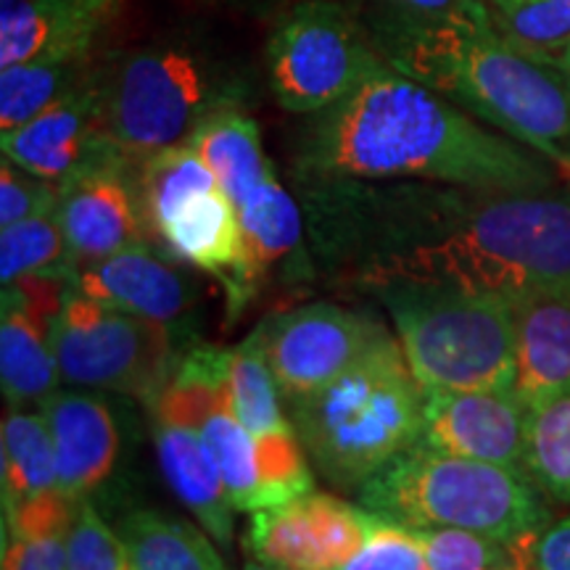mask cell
I'll return each instance as SVG.
<instances>
[{"label":"cell","instance_id":"cell-35","mask_svg":"<svg viewBox=\"0 0 570 570\" xmlns=\"http://www.w3.org/2000/svg\"><path fill=\"white\" fill-rule=\"evenodd\" d=\"M336 570H425L423 544L412 529L375 515L365 544Z\"/></svg>","mask_w":570,"mask_h":570},{"label":"cell","instance_id":"cell-34","mask_svg":"<svg viewBox=\"0 0 570 570\" xmlns=\"http://www.w3.org/2000/svg\"><path fill=\"white\" fill-rule=\"evenodd\" d=\"M67 570H130L127 547L90 499H82L67 537Z\"/></svg>","mask_w":570,"mask_h":570},{"label":"cell","instance_id":"cell-27","mask_svg":"<svg viewBox=\"0 0 570 570\" xmlns=\"http://www.w3.org/2000/svg\"><path fill=\"white\" fill-rule=\"evenodd\" d=\"M214 188H219L217 175L190 142L164 148L140 161L138 190L151 238L159 235L161 227L175 217L185 202L209 194Z\"/></svg>","mask_w":570,"mask_h":570},{"label":"cell","instance_id":"cell-17","mask_svg":"<svg viewBox=\"0 0 570 570\" xmlns=\"http://www.w3.org/2000/svg\"><path fill=\"white\" fill-rule=\"evenodd\" d=\"M40 412L53 436L59 489L77 502L90 499L119 458V428L109 404L82 391H53Z\"/></svg>","mask_w":570,"mask_h":570},{"label":"cell","instance_id":"cell-22","mask_svg":"<svg viewBox=\"0 0 570 570\" xmlns=\"http://www.w3.org/2000/svg\"><path fill=\"white\" fill-rule=\"evenodd\" d=\"M51 323L3 302L0 317V383L9 407L46 402L61 381L51 348Z\"/></svg>","mask_w":570,"mask_h":570},{"label":"cell","instance_id":"cell-29","mask_svg":"<svg viewBox=\"0 0 570 570\" xmlns=\"http://www.w3.org/2000/svg\"><path fill=\"white\" fill-rule=\"evenodd\" d=\"M523 470L544 497L570 504V391L529 412Z\"/></svg>","mask_w":570,"mask_h":570},{"label":"cell","instance_id":"cell-11","mask_svg":"<svg viewBox=\"0 0 570 570\" xmlns=\"http://www.w3.org/2000/svg\"><path fill=\"white\" fill-rule=\"evenodd\" d=\"M56 214L67 240V262L80 269L125 248L151 244L138 190V164L117 159L90 164L59 183Z\"/></svg>","mask_w":570,"mask_h":570},{"label":"cell","instance_id":"cell-20","mask_svg":"<svg viewBox=\"0 0 570 570\" xmlns=\"http://www.w3.org/2000/svg\"><path fill=\"white\" fill-rule=\"evenodd\" d=\"M154 446L164 481L175 497L194 512L204 531L223 550H230L235 504L227 497L223 473L198 428L154 420Z\"/></svg>","mask_w":570,"mask_h":570},{"label":"cell","instance_id":"cell-2","mask_svg":"<svg viewBox=\"0 0 570 570\" xmlns=\"http://www.w3.org/2000/svg\"><path fill=\"white\" fill-rule=\"evenodd\" d=\"M312 117L294 156L296 183L425 180L499 194L566 183L550 159L389 63Z\"/></svg>","mask_w":570,"mask_h":570},{"label":"cell","instance_id":"cell-41","mask_svg":"<svg viewBox=\"0 0 570 570\" xmlns=\"http://www.w3.org/2000/svg\"><path fill=\"white\" fill-rule=\"evenodd\" d=\"M244 570H273V568L265 566V562H259V560H248Z\"/></svg>","mask_w":570,"mask_h":570},{"label":"cell","instance_id":"cell-12","mask_svg":"<svg viewBox=\"0 0 570 570\" xmlns=\"http://www.w3.org/2000/svg\"><path fill=\"white\" fill-rule=\"evenodd\" d=\"M373 512L323 491L252 512L246 547L273 570H336L365 544Z\"/></svg>","mask_w":570,"mask_h":570},{"label":"cell","instance_id":"cell-25","mask_svg":"<svg viewBox=\"0 0 570 570\" xmlns=\"http://www.w3.org/2000/svg\"><path fill=\"white\" fill-rule=\"evenodd\" d=\"M0 446H3V452H0V460H3V510L59 489L56 446L42 412H27L21 407L6 410Z\"/></svg>","mask_w":570,"mask_h":570},{"label":"cell","instance_id":"cell-5","mask_svg":"<svg viewBox=\"0 0 570 570\" xmlns=\"http://www.w3.org/2000/svg\"><path fill=\"white\" fill-rule=\"evenodd\" d=\"M356 504L404 529H462L537 541L550 525L544 491L525 470L415 444L356 489Z\"/></svg>","mask_w":570,"mask_h":570},{"label":"cell","instance_id":"cell-14","mask_svg":"<svg viewBox=\"0 0 570 570\" xmlns=\"http://www.w3.org/2000/svg\"><path fill=\"white\" fill-rule=\"evenodd\" d=\"M96 71L30 122L0 135L3 159L46 180L61 183L90 164L122 156L104 132Z\"/></svg>","mask_w":570,"mask_h":570},{"label":"cell","instance_id":"cell-18","mask_svg":"<svg viewBox=\"0 0 570 570\" xmlns=\"http://www.w3.org/2000/svg\"><path fill=\"white\" fill-rule=\"evenodd\" d=\"M515 383L525 410H539L570 391V288L512 298Z\"/></svg>","mask_w":570,"mask_h":570},{"label":"cell","instance_id":"cell-42","mask_svg":"<svg viewBox=\"0 0 570 570\" xmlns=\"http://www.w3.org/2000/svg\"><path fill=\"white\" fill-rule=\"evenodd\" d=\"M130 570H132V568H130Z\"/></svg>","mask_w":570,"mask_h":570},{"label":"cell","instance_id":"cell-15","mask_svg":"<svg viewBox=\"0 0 570 570\" xmlns=\"http://www.w3.org/2000/svg\"><path fill=\"white\" fill-rule=\"evenodd\" d=\"M156 240H161L185 265H194L223 281L230 317L244 312L259 288L248 262L238 209L223 188L185 202L161 227Z\"/></svg>","mask_w":570,"mask_h":570},{"label":"cell","instance_id":"cell-10","mask_svg":"<svg viewBox=\"0 0 570 570\" xmlns=\"http://www.w3.org/2000/svg\"><path fill=\"white\" fill-rule=\"evenodd\" d=\"M386 327L341 304H306L277 312L246 341L265 356L285 402L312 394L352 367Z\"/></svg>","mask_w":570,"mask_h":570},{"label":"cell","instance_id":"cell-19","mask_svg":"<svg viewBox=\"0 0 570 570\" xmlns=\"http://www.w3.org/2000/svg\"><path fill=\"white\" fill-rule=\"evenodd\" d=\"M77 288L106 306L175 325L194 306V285L180 269L140 244L80 269Z\"/></svg>","mask_w":570,"mask_h":570},{"label":"cell","instance_id":"cell-13","mask_svg":"<svg viewBox=\"0 0 570 570\" xmlns=\"http://www.w3.org/2000/svg\"><path fill=\"white\" fill-rule=\"evenodd\" d=\"M529 410L515 391H425L423 431L428 449L454 458L523 470Z\"/></svg>","mask_w":570,"mask_h":570},{"label":"cell","instance_id":"cell-32","mask_svg":"<svg viewBox=\"0 0 570 570\" xmlns=\"http://www.w3.org/2000/svg\"><path fill=\"white\" fill-rule=\"evenodd\" d=\"M61 267H69V262L67 240H63L56 209L3 227V233H0V281L3 285Z\"/></svg>","mask_w":570,"mask_h":570},{"label":"cell","instance_id":"cell-26","mask_svg":"<svg viewBox=\"0 0 570 570\" xmlns=\"http://www.w3.org/2000/svg\"><path fill=\"white\" fill-rule=\"evenodd\" d=\"M90 56H48L0 69V132H11L38 117L77 85L90 80Z\"/></svg>","mask_w":570,"mask_h":570},{"label":"cell","instance_id":"cell-36","mask_svg":"<svg viewBox=\"0 0 570 570\" xmlns=\"http://www.w3.org/2000/svg\"><path fill=\"white\" fill-rule=\"evenodd\" d=\"M59 204V183L46 180L19 164L3 159L0 164V225L9 227L35 214L51 212Z\"/></svg>","mask_w":570,"mask_h":570},{"label":"cell","instance_id":"cell-33","mask_svg":"<svg viewBox=\"0 0 570 570\" xmlns=\"http://www.w3.org/2000/svg\"><path fill=\"white\" fill-rule=\"evenodd\" d=\"M497 27L525 51L560 63L570 48V0H487Z\"/></svg>","mask_w":570,"mask_h":570},{"label":"cell","instance_id":"cell-21","mask_svg":"<svg viewBox=\"0 0 570 570\" xmlns=\"http://www.w3.org/2000/svg\"><path fill=\"white\" fill-rule=\"evenodd\" d=\"M244 227L248 262L256 285L285 262L304 256V209L291 190L277 180L275 169L262 177L248 194L235 204Z\"/></svg>","mask_w":570,"mask_h":570},{"label":"cell","instance_id":"cell-40","mask_svg":"<svg viewBox=\"0 0 570 570\" xmlns=\"http://www.w3.org/2000/svg\"><path fill=\"white\" fill-rule=\"evenodd\" d=\"M560 67H562V71H566V77H568V82H570V48L560 56Z\"/></svg>","mask_w":570,"mask_h":570},{"label":"cell","instance_id":"cell-1","mask_svg":"<svg viewBox=\"0 0 570 570\" xmlns=\"http://www.w3.org/2000/svg\"><path fill=\"white\" fill-rule=\"evenodd\" d=\"M312 256L333 283L439 285L520 298L570 288V188L537 194L425 180H304Z\"/></svg>","mask_w":570,"mask_h":570},{"label":"cell","instance_id":"cell-3","mask_svg":"<svg viewBox=\"0 0 570 570\" xmlns=\"http://www.w3.org/2000/svg\"><path fill=\"white\" fill-rule=\"evenodd\" d=\"M377 53L389 67L550 159L570 183L566 71L499 30L487 0H460L433 17L407 13Z\"/></svg>","mask_w":570,"mask_h":570},{"label":"cell","instance_id":"cell-38","mask_svg":"<svg viewBox=\"0 0 570 570\" xmlns=\"http://www.w3.org/2000/svg\"><path fill=\"white\" fill-rule=\"evenodd\" d=\"M533 568L570 570V515L541 531L533 544Z\"/></svg>","mask_w":570,"mask_h":570},{"label":"cell","instance_id":"cell-4","mask_svg":"<svg viewBox=\"0 0 570 570\" xmlns=\"http://www.w3.org/2000/svg\"><path fill=\"white\" fill-rule=\"evenodd\" d=\"M288 404L312 468L333 489L356 494L377 470L417 444L425 391L399 338L386 333L331 383Z\"/></svg>","mask_w":570,"mask_h":570},{"label":"cell","instance_id":"cell-30","mask_svg":"<svg viewBox=\"0 0 570 570\" xmlns=\"http://www.w3.org/2000/svg\"><path fill=\"white\" fill-rule=\"evenodd\" d=\"M230 412L252 436L294 431L283 415V391L273 370L248 341L230 348Z\"/></svg>","mask_w":570,"mask_h":570},{"label":"cell","instance_id":"cell-16","mask_svg":"<svg viewBox=\"0 0 570 570\" xmlns=\"http://www.w3.org/2000/svg\"><path fill=\"white\" fill-rule=\"evenodd\" d=\"M119 0H0V69L48 56H90Z\"/></svg>","mask_w":570,"mask_h":570},{"label":"cell","instance_id":"cell-37","mask_svg":"<svg viewBox=\"0 0 570 570\" xmlns=\"http://www.w3.org/2000/svg\"><path fill=\"white\" fill-rule=\"evenodd\" d=\"M3 570H67V537L3 533Z\"/></svg>","mask_w":570,"mask_h":570},{"label":"cell","instance_id":"cell-8","mask_svg":"<svg viewBox=\"0 0 570 570\" xmlns=\"http://www.w3.org/2000/svg\"><path fill=\"white\" fill-rule=\"evenodd\" d=\"M51 348L61 383L119 391L148 407L177 360L169 325L96 302L77 283L51 327Z\"/></svg>","mask_w":570,"mask_h":570},{"label":"cell","instance_id":"cell-9","mask_svg":"<svg viewBox=\"0 0 570 570\" xmlns=\"http://www.w3.org/2000/svg\"><path fill=\"white\" fill-rule=\"evenodd\" d=\"M383 63L348 9L333 0L294 6L267 42L269 88L291 114L331 109Z\"/></svg>","mask_w":570,"mask_h":570},{"label":"cell","instance_id":"cell-31","mask_svg":"<svg viewBox=\"0 0 570 570\" xmlns=\"http://www.w3.org/2000/svg\"><path fill=\"white\" fill-rule=\"evenodd\" d=\"M423 544L425 570H529L537 541H499L462 529H412Z\"/></svg>","mask_w":570,"mask_h":570},{"label":"cell","instance_id":"cell-23","mask_svg":"<svg viewBox=\"0 0 570 570\" xmlns=\"http://www.w3.org/2000/svg\"><path fill=\"white\" fill-rule=\"evenodd\" d=\"M188 142L204 156L233 204H238L273 169V161L262 148L259 127L238 104L212 111Z\"/></svg>","mask_w":570,"mask_h":570},{"label":"cell","instance_id":"cell-28","mask_svg":"<svg viewBox=\"0 0 570 570\" xmlns=\"http://www.w3.org/2000/svg\"><path fill=\"white\" fill-rule=\"evenodd\" d=\"M198 431H202L206 446L212 449L214 460H217L227 497H230L235 510H265L259 441H256V436H252V433L235 420L230 407L214 410Z\"/></svg>","mask_w":570,"mask_h":570},{"label":"cell","instance_id":"cell-39","mask_svg":"<svg viewBox=\"0 0 570 570\" xmlns=\"http://www.w3.org/2000/svg\"><path fill=\"white\" fill-rule=\"evenodd\" d=\"M407 13H417V17H433V13H444L458 6L460 0H394Z\"/></svg>","mask_w":570,"mask_h":570},{"label":"cell","instance_id":"cell-24","mask_svg":"<svg viewBox=\"0 0 570 570\" xmlns=\"http://www.w3.org/2000/svg\"><path fill=\"white\" fill-rule=\"evenodd\" d=\"M132 570H227V566L196 525L156 510H132L119 518Z\"/></svg>","mask_w":570,"mask_h":570},{"label":"cell","instance_id":"cell-7","mask_svg":"<svg viewBox=\"0 0 570 570\" xmlns=\"http://www.w3.org/2000/svg\"><path fill=\"white\" fill-rule=\"evenodd\" d=\"M96 82L106 138L135 164L188 142L212 111L238 104L240 92L188 42L130 48L98 69Z\"/></svg>","mask_w":570,"mask_h":570},{"label":"cell","instance_id":"cell-6","mask_svg":"<svg viewBox=\"0 0 570 570\" xmlns=\"http://www.w3.org/2000/svg\"><path fill=\"white\" fill-rule=\"evenodd\" d=\"M373 296L389 309L423 391H504L515 383L512 302L494 294L391 283Z\"/></svg>","mask_w":570,"mask_h":570}]
</instances>
